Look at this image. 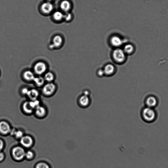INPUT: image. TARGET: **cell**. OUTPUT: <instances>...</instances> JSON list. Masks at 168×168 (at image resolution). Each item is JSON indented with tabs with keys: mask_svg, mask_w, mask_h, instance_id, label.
Returning a JSON list of instances; mask_svg holds the SVG:
<instances>
[{
	"mask_svg": "<svg viewBox=\"0 0 168 168\" xmlns=\"http://www.w3.org/2000/svg\"><path fill=\"white\" fill-rule=\"evenodd\" d=\"M35 113L38 116L42 117L45 115L46 111L44 107L39 106L35 109Z\"/></svg>",
	"mask_w": 168,
	"mask_h": 168,
	"instance_id": "obj_17",
	"label": "cell"
},
{
	"mask_svg": "<svg viewBox=\"0 0 168 168\" xmlns=\"http://www.w3.org/2000/svg\"><path fill=\"white\" fill-rule=\"evenodd\" d=\"M126 54L123 49L117 48L113 52V57L115 61L118 63L124 62L126 59Z\"/></svg>",
	"mask_w": 168,
	"mask_h": 168,
	"instance_id": "obj_2",
	"label": "cell"
},
{
	"mask_svg": "<svg viewBox=\"0 0 168 168\" xmlns=\"http://www.w3.org/2000/svg\"><path fill=\"white\" fill-rule=\"evenodd\" d=\"M123 50L126 54H131L134 51V48L131 44H127L125 46Z\"/></svg>",
	"mask_w": 168,
	"mask_h": 168,
	"instance_id": "obj_19",
	"label": "cell"
},
{
	"mask_svg": "<svg viewBox=\"0 0 168 168\" xmlns=\"http://www.w3.org/2000/svg\"><path fill=\"white\" fill-rule=\"evenodd\" d=\"M141 115L142 118L147 123L154 121L156 118V112L153 108L146 106L142 109Z\"/></svg>",
	"mask_w": 168,
	"mask_h": 168,
	"instance_id": "obj_1",
	"label": "cell"
},
{
	"mask_svg": "<svg viewBox=\"0 0 168 168\" xmlns=\"http://www.w3.org/2000/svg\"><path fill=\"white\" fill-rule=\"evenodd\" d=\"M47 1H48V2H50V1H53V0H47Z\"/></svg>",
	"mask_w": 168,
	"mask_h": 168,
	"instance_id": "obj_32",
	"label": "cell"
},
{
	"mask_svg": "<svg viewBox=\"0 0 168 168\" xmlns=\"http://www.w3.org/2000/svg\"><path fill=\"white\" fill-rule=\"evenodd\" d=\"M25 152L22 147L19 146L15 147L12 151V154L15 160L20 161L25 157Z\"/></svg>",
	"mask_w": 168,
	"mask_h": 168,
	"instance_id": "obj_4",
	"label": "cell"
},
{
	"mask_svg": "<svg viewBox=\"0 0 168 168\" xmlns=\"http://www.w3.org/2000/svg\"><path fill=\"white\" fill-rule=\"evenodd\" d=\"M4 154L3 152H0V162L3 161L4 159Z\"/></svg>",
	"mask_w": 168,
	"mask_h": 168,
	"instance_id": "obj_29",
	"label": "cell"
},
{
	"mask_svg": "<svg viewBox=\"0 0 168 168\" xmlns=\"http://www.w3.org/2000/svg\"><path fill=\"white\" fill-rule=\"evenodd\" d=\"M23 109L25 112L30 114L33 112L34 109L32 107L30 101H26L23 105Z\"/></svg>",
	"mask_w": 168,
	"mask_h": 168,
	"instance_id": "obj_15",
	"label": "cell"
},
{
	"mask_svg": "<svg viewBox=\"0 0 168 168\" xmlns=\"http://www.w3.org/2000/svg\"><path fill=\"white\" fill-rule=\"evenodd\" d=\"M47 65L43 62H37L34 66V70L35 72L38 75H42L46 71Z\"/></svg>",
	"mask_w": 168,
	"mask_h": 168,
	"instance_id": "obj_6",
	"label": "cell"
},
{
	"mask_svg": "<svg viewBox=\"0 0 168 168\" xmlns=\"http://www.w3.org/2000/svg\"><path fill=\"white\" fill-rule=\"evenodd\" d=\"M29 90H28V88H25L23 89V90L22 91V92L23 94H24V95H27V94L28 92V91Z\"/></svg>",
	"mask_w": 168,
	"mask_h": 168,
	"instance_id": "obj_31",
	"label": "cell"
},
{
	"mask_svg": "<svg viewBox=\"0 0 168 168\" xmlns=\"http://www.w3.org/2000/svg\"><path fill=\"white\" fill-rule=\"evenodd\" d=\"M34 82L37 86H40L44 85L45 79L41 77H35L33 80Z\"/></svg>",
	"mask_w": 168,
	"mask_h": 168,
	"instance_id": "obj_20",
	"label": "cell"
},
{
	"mask_svg": "<svg viewBox=\"0 0 168 168\" xmlns=\"http://www.w3.org/2000/svg\"><path fill=\"white\" fill-rule=\"evenodd\" d=\"M63 40L62 37L60 35H57L54 37L53 40V46L54 47H57L62 44Z\"/></svg>",
	"mask_w": 168,
	"mask_h": 168,
	"instance_id": "obj_16",
	"label": "cell"
},
{
	"mask_svg": "<svg viewBox=\"0 0 168 168\" xmlns=\"http://www.w3.org/2000/svg\"><path fill=\"white\" fill-rule=\"evenodd\" d=\"M60 7L63 11L68 12L71 8V4L67 0H64L61 2Z\"/></svg>",
	"mask_w": 168,
	"mask_h": 168,
	"instance_id": "obj_13",
	"label": "cell"
},
{
	"mask_svg": "<svg viewBox=\"0 0 168 168\" xmlns=\"http://www.w3.org/2000/svg\"><path fill=\"white\" fill-rule=\"evenodd\" d=\"M11 131L10 125L5 121L0 122V133L6 135L10 133Z\"/></svg>",
	"mask_w": 168,
	"mask_h": 168,
	"instance_id": "obj_10",
	"label": "cell"
},
{
	"mask_svg": "<svg viewBox=\"0 0 168 168\" xmlns=\"http://www.w3.org/2000/svg\"><path fill=\"white\" fill-rule=\"evenodd\" d=\"M33 156V153L31 151H28L25 153V157L28 160L32 159Z\"/></svg>",
	"mask_w": 168,
	"mask_h": 168,
	"instance_id": "obj_23",
	"label": "cell"
},
{
	"mask_svg": "<svg viewBox=\"0 0 168 168\" xmlns=\"http://www.w3.org/2000/svg\"><path fill=\"white\" fill-rule=\"evenodd\" d=\"M83 94L84 95L90 96V91L88 90H85L83 91Z\"/></svg>",
	"mask_w": 168,
	"mask_h": 168,
	"instance_id": "obj_30",
	"label": "cell"
},
{
	"mask_svg": "<svg viewBox=\"0 0 168 168\" xmlns=\"http://www.w3.org/2000/svg\"><path fill=\"white\" fill-rule=\"evenodd\" d=\"M14 135L17 139H21L24 136V133L22 131H16Z\"/></svg>",
	"mask_w": 168,
	"mask_h": 168,
	"instance_id": "obj_25",
	"label": "cell"
},
{
	"mask_svg": "<svg viewBox=\"0 0 168 168\" xmlns=\"http://www.w3.org/2000/svg\"><path fill=\"white\" fill-rule=\"evenodd\" d=\"M158 101L155 96L152 95L147 96L145 100L146 107L153 108L157 106Z\"/></svg>",
	"mask_w": 168,
	"mask_h": 168,
	"instance_id": "obj_7",
	"label": "cell"
},
{
	"mask_svg": "<svg viewBox=\"0 0 168 168\" xmlns=\"http://www.w3.org/2000/svg\"><path fill=\"white\" fill-rule=\"evenodd\" d=\"M96 74L99 77H103L104 76V73L103 69H99L96 71Z\"/></svg>",
	"mask_w": 168,
	"mask_h": 168,
	"instance_id": "obj_26",
	"label": "cell"
},
{
	"mask_svg": "<svg viewBox=\"0 0 168 168\" xmlns=\"http://www.w3.org/2000/svg\"><path fill=\"white\" fill-rule=\"evenodd\" d=\"M104 76L109 77L113 76L116 72V68L112 64L106 65L103 69Z\"/></svg>",
	"mask_w": 168,
	"mask_h": 168,
	"instance_id": "obj_5",
	"label": "cell"
},
{
	"mask_svg": "<svg viewBox=\"0 0 168 168\" xmlns=\"http://www.w3.org/2000/svg\"><path fill=\"white\" fill-rule=\"evenodd\" d=\"M35 168H50L47 164L44 162H40L37 164Z\"/></svg>",
	"mask_w": 168,
	"mask_h": 168,
	"instance_id": "obj_24",
	"label": "cell"
},
{
	"mask_svg": "<svg viewBox=\"0 0 168 168\" xmlns=\"http://www.w3.org/2000/svg\"><path fill=\"white\" fill-rule=\"evenodd\" d=\"M72 17V15L69 12H67L63 18L65 19V21L68 22L70 21Z\"/></svg>",
	"mask_w": 168,
	"mask_h": 168,
	"instance_id": "obj_27",
	"label": "cell"
},
{
	"mask_svg": "<svg viewBox=\"0 0 168 168\" xmlns=\"http://www.w3.org/2000/svg\"><path fill=\"white\" fill-rule=\"evenodd\" d=\"M44 79L48 82H51L54 80V76L51 72H48L45 74Z\"/></svg>",
	"mask_w": 168,
	"mask_h": 168,
	"instance_id": "obj_22",
	"label": "cell"
},
{
	"mask_svg": "<svg viewBox=\"0 0 168 168\" xmlns=\"http://www.w3.org/2000/svg\"><path fill=\"white\" fill-rule=\"evenodd\" d=\"M77 102L80 107L85 108L88 107L90 105L91 101L90 96L82 94L78 96Z\"/></svg>",
	"mask_w": 168,
	"mask_h": 168,
	"instance_id": "obj_3",
	"label": "cell"
},
{
	"mask_svg": "<svg viewBox=\"0 0 168 168\" xmlns=\"http://www.w3.org/2000/svg\"><path fill=\"white\" fill-rule=\"evenodd\" d=\"M53 16L55 19L57 20V21H59V20H62L63 18L64 15L62 14V12L57 11L54 12Z\"/></svg>",
	"mask_w": 168,
	"mask_h": 168,
	"instance_id": "obj_21",
	"label": "cell"
},
{
	"mask_svg": "<svg viewBox=\"0 0 168 168\" xmlns=\"http://www.w3.org/2000/svg\"><path fill=\"white\" fill-rule=\"evenodd\" d=\"M110 42L114 47H119L123 44V40L120 37L114 36L111 38Z\"/></svg>",
	"mask_w": 168,
	"mask_h": 168,
	"instance_id": "obj_12",
	"label": "cell"
},
{
	"mask_svg": "<svg viewBox=\"0 0 168 168\" xmlns=\"http://www.w3.org/2000/svg\"><path fill=\"white\" fill-rule=\"evenodd\" d=\"M33 141L31 137L26 136H23L20 139V142L23 146L26 148H28L31 146Z\"/></svg>",
	"mask_w": 168,
	"mask_h": 168,
	"instance_id": "obj_9",
	"label": "cell"
},
{
	"mask_svg": "<svg viewBox=\"0 0 168 168\" xmlns=\"http://www.w3.org/2000/svg\"><path fill=\"white\" fill-rule=\"evenodd\" d=\"M27 96L31 99V100H37L39 96V92L35 89H32L31 90H29Z\"/></svg>",
	"mask_w": 168,
	"mask_h": 168,
	"instance_id": "obj_14",
	"label": "cell"
},
{
	"mask_svg": "<svg viewBox=\"0 0 168 168\" xmlns=\"http://www.w3.org/2000/svg\"><path fill=\"white\" fill-rule=\"evenodd\" d=\"M56 90V86L52 83H47L45 85L42 89V92L45 95L49 96L54 93Z\"/></svg>",
	"mask_w": 168,
	"mask_h": 168,
	"instance_id": "obj_8",
	"label": "cell"
},
{
	"mask_svg": "<svg viewBox=\"0 0 168 168\" xmlns=\"http://www.w3.org/2000/svg\"><path fill=\"white\" fill-rule=\"evenodd\" d=\"M4 143L3 141L0 139V152H1V151L4 148Z\"/></svg>",
	"mask_w": 168,
	"mask_h": 168,
	"instance_id": "obj_28",
	"label": "cell"
},
{
	"mask_svg": "<svg viewBox=\"0 0 168 168\" xmlns=\"http://www.w3.org/2000/svg\"><path fill=\"white\" fill-rule=\"evenodd\" d=\"M24 77L25 80L28 81H33L35 78L33 73L29 70L25 71L24 73Z\"/></svg>",
	"mask_w": 168,
	"mask_h": 168,
	"instance_id": "obj_18",
	"label": "cell"
},
{
	"mask_svg": "<svg viewBox=\"0 0 168 168\" xmlns=\"http://www.w3.org/2000/svg\"><path fill=\"white\" fill-rule=\"evenodd\" d=\"M42 11L44 13L49 14L54 9L53 5L50 2H47L43 3L41 6Z\"/></svg>",
	"mask_w": 168,
	"mask_h": 168,
	"instance_id": "obj_11",
	"label": "cell"
}]
</instances>
